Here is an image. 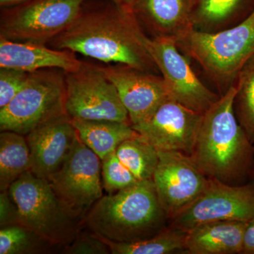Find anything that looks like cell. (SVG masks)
<instances>
[{
  "label": "cell",
  "instance_id": "obj_1",
  "mask_svg": "<svg viewBox=\"0 0 254 254\" xmlns=\"http://www.w3.org/2000/svg\"><path fill=\"white\" fill-rule=\"evenodd\" d=\"M149 39L133 10L112 3L100 9H82L72 24L50 45L102 63L155 73L158 69L148 50Z\"/></svg>",
  "mask_w": 254,
  "mask_h": 254
},
{
  "label": "cell",
  "instance_id": "obj_32",
  "mask_svg": "<svg viewBox=\"0 0 254 254\" xmlns=\"http://www.w3.org/2000/svg\"><path fill=\"white\" fill-rule=\"evenodd\" d=\"M110 1L114 4L118 5L119 6L132 9V6L134 4L135 0H110Z\"/></svg>",
  "mask_w": 254,
  "mask_h": 254
},
{
  "label": "cell",
  "instance_id": "obj_26",
  "mask_svg": "<svg viewBox=\"0 0 254 254\" xmlns=\"http://www.w3.org/2000/svg\"><path fill=\"white\" fill-rule=\"evenodd\" d=\"M103 187L110 193L118 192L136 184L138 180L125 166L116 154L110 153L101 160Z\"/></svg>",
  "mask_w": 254,
  "mask_h": 254
},
{
  "label": "cell",
  "instance_id": "obj_6",
  "mask_svg": "<svg viewBox=\"0 0 254 254\" xmlns=\"http://www.w3.org/2000/svg\"><path fill=\"white\" fill-rule=\"evenodd\" d=\"M65 72L45 68L29 73L14 99L0 109V129L26 136L43 124L66 113Z\"/></svg>",
  "mask_w": 254,
  "mask_h": 254
},
{
  "label": "cell",
  "instance_id": "obj_8",
  "mask_svg": "<svg viewBox=\"0 0 254 254\" xmlns=\"http://www.w3.org/2000/svg\"><path fill=\"white\" fill-rule=\"evenodd\" d=\"M65 110L71 120L130 123L118 89L100 66L83 63L77 71L65 72Z\"/></svg>",
  "mask_w": 254,
  "mask_h": 254
},
{
  "label": "cell",
  "instance_id": "obj_3",
  "mask_svg": "<svg viewBox=\"0 0 254 254\" xmlns=\"http://www.w3.org/2000/svg\"><path fill=\"white\" fill-rule=\"evenodd\" d=\"M165 218L168 216L151 180L103 195L87 213L85 222L100 238L131 242L155 236L163 230Z\"/></svg>",
  "mask_w": 254,
  "mask_h": 254
},
{
  "label": "cell",
  "instance_id": "obj_19",
  "mask_svg": "<svg viewBox=\"0 0 254 254\" xmlns=\"http://www.w3.org/2000/svg\"><path fill=\"white\" fill-rule=\"evenodd\" d=\"M254 11V0H193V30L214 33L246 19Z\"/></svg>",
  "mask_w": 254,
  "mask_h": 254
},
{
  "label": "cell",
  "instance_id": "obj_14",
  "mask_svg": "<svg viewBox=\"0 0 254 254\" xmlns=\"http://www.w3.org/2000/svg\"><path fill=\"white\" fill-rule=\"evenodd\" d=\"M203 114L169 98L145 123L132 127L145 141L159 150L190 155Z\"/></svg>",
  "mask_w": 254,
  "mask_h": 254
},
{
  "label": "cell",
  "instance_id": "obj_16",
  "mask_svg": "<svg viewBox=\"0 0 254 254\" xmlns=\"http://www.w3.org/2000/svg\"><path fill=\"white\" fill-rule=\"evenodd\" d=\"M193 0H135L132 10L153 38L177 42L193 31Z\"/></svg>",
  "mask_w": 254,
  "mask_h": 254
},
{
  "label": "cell",
  "instance_id": "obj_29",
  "mask_svg": "<svg viewBox=\"0 0 254 254\" xmlns=\"http://www.w3.org/2000/svg\"><path fill=\"white\" fill-rule=\"evenodd\" d=\"M17 207L10 196L9 191L2 190L0 193V225H17Z\"/></svg>",
  "mask_w": 254,
  "mask_h": 254
},
{
  "label": "cell",
  "instance_id": "obj_5",
  "mask_svg": "<svg viewBox=\"0 0 254 254\" xmlns=\"http://www.w3.org/2000/svg\"><path fill=\"white\" fill-rule=\"evenodd\" d=\"M18 210L17 225L52 246L70 245L78 234V217L60 199L50 182L26 172L8 190Z\"/></svg>",
  "mask_w": 254,
  "mask_h": 254
},
{
  "label": "cell",
  "instance_id": "obj_31",
  "mask_svg": "<svg viewBox=\"0 0 254 254\" xmlns=\"http://www.w3.org/2000/svg\"><path fill=\"white\" fill-rule=\"evenodd\" d=\"M27 1L28 0H0V6L1 9H4V8L11 7L16 5L22 4Z\"/></svg>",
  "mask_w": 254,
  "mask_h": 254
},
{
  "label": "cell",
  "instance_id": "obj_4",
  "mask_svg": "<svg viewBox=\"0 0 254 254\" xmlns=\"http://www.w3.org/2000/svg\"><path fill=\"white\" fill-rule=\"evenodd\" d=\"M177 46L198 63L223 94L235 84L241 68L254 55V11L242 22L222 31L193 30Z\"/></svg>",
  "mask_w": 254,
  "mask_h": 254
},
{
  "label": "cell",
  "instance_id": "obj_22",
  "mask_svg": "<svg viewBox=\"0 0 254 254\" xmlns=\"http://www.w3.org/2000/svg\"><path fill=\"white\" fill-rule=\"evenodd\" d=\"M186 237L187 232L170 226L155 236L135 242H114L101 239L113 254H168L185 250Z\"/></svg>",
  "mask_w": 254,
  "mask_h": 254
},
{
  "label": "cell",
  "instance_id": "obj_2",
  "mask_svg": "<svg viewBox=\"0 0 254 254\" xmlns=\"http://www.w3.org/2000/svg\"><path fill=\"white\" fill-rule=\"evenodd\" d=\"M236 86L232 85L203 114L190 156L209 179L240 185L250 176L254 145L235 111Z\"/></svg>",
  "mask_w": 254,
  "mask_h": 254
},
{
  "label": "cell",
  "instance_id": "obj_9",
  "mask_svg": "<svg viewBox=\"0 0 254 254\" xmlns=\"http://www.w3.org/2000/svg\"><path fill=\"white\" fill-rule=\"evenodd\" d=\"M101 160L78 138L61 168L48 179L50 185L79 218L103 196Z\"/></svg>",
  "mask_w": 254,
  "mask_h": 254
},
{
  "label": "cell",
  "instance_id": "obj_7",
  "mask_svg": "<svg viewBox=\"0 0 254 254\" xmlns=\"http://www.w3.org/2000/svg\"><path fill=\"white\" fill-rule=\"evenodd\" d=\"M86 0H28L2 9L0 36L46 45L73 23Z\"/></svg>",
  "mask_w": 254,
  "mask_h": 254
},
{
  "label": "cell",
  "instance_id": "obj_33",
  "mask_svg": "<svg viewBox=\"0 0 254 254\" xmlns=\"http://www.w3.org/2000/svg\"><path fill=\"white\" fill-rule=\"evenodd\" d=\"M250 176L253 177L254 180V163L253 167H252V171H251Z\"/></svg>",
  "mask_w": 254,
  "mask_h": 254
},
{
  "label": "cell",
  "instance_id": "obj_11",
  "mask_svg": "<svg viewBox=\"0 0 254 254\" xmlns=\"http://www.w3.org/2000/svg\"><path fill=\"white\" fill-rule=\"evenodd\" d=\"M148 48L171 99L203 114L220 98L196 76L186 57L179 50L176 41L152 38L148 41Z\"/></svg>",
  "mask_w": 254,
  "mask_h": 254
},
{
  "label": "cell",
  "instance_id": "obj_27",
  "mask_svg": "<svg viewBox=\"0 0 254 254\" xmlns=\"http://www.w3.org/2000/svg\"><path fill=\"white\" fill-rule=\"evenodd\" d=\"M29 73L11 68H0V109L4 108L22 89Z\"/></svg>",
  "mask_w": 254,
  "mask_h": 254
},
{
  "label": "cell",
  "instance_id": "obj_15",
  "mask_svg": "<svg viewBox=\"0 0 254 254\" xmlns=\"http://www.w3.org/2000/svg\"><path fill=\"white\" fill-rule=\"evenodd\" d=\"M31 154V172L48 180L66 160L77 137L67 114L43 124L26 135Z\"/></svg>",
  "mask_w": 254,
  "mask_h": 254
},
{
  "label": "cell",
  "instance_id": "obj_20",
  "mask_svg": "<svg viewBox=\"0 0 254 254\" xmlns=\"http://www.w3.org/2000/svg\"><path fill=\"white\" fill-rule=\"evenodd\" d=\"M71 122L79 139L101 160L116 151L125 140L138 134L128 123L111 120H71Z\"/></svg>",
  "mask_w": 254,
  "mask_h": 254
},
{
  "label": "cell",
  "instance_id": "obj_28",
  "mask_svg": "<svg viewBox=\"0 0 254 254\" xmlns=\"http://www.w3.org/2000/svg\"><path fill=\"white\" fill-rule=\"evenodd\" d=\"M64 253L69 254H111L108 245L98 235L83 232L78 234L74 240L68 245Z\"/></svg>",
  "mask_w": 254,
  "mask_h": 254
},
{
  "label": "cell",
  "instance_id": "obj_17",
  "mask_svg": "<svg viewBox=\"0 0 254 254\" xmlns=\"http://www.w3.org/2000/svg\"><path fill=\"white\" fill-rule=\"evenodd\" d=\"M76 53L48 48L46 45L13 41L0 36V68H11L31 73L45 68L64 72L77 71L83 64Z\"/></svg>",
  "mask_w": 254,
  "mask_h": 254
},
{
  "label": "cell",
  "instance_id": "obj_13",
  "mask_svg": "<svg viewBox=\"0 0 254 254\" xmlns=\"http://www.w3.org/2000/svg\"><path fill=\"white\" fill-rule=\"evenodd\" d=\"M118 89L132 127L145 123L165 100L168 90L162 76L125 64L100 66Z\"/></svg>",
  "mask_w": 254,
  "mask_h": 254
},
{
  "label": "cell",
  "instance_id": "obj_25",
  "mask_svg": "<svg viewBox=\"0 0 254 254\" xmlns=\"http://www.w3.org/2000/svg\"><path fill=\"white\" fill-rule=\"evenodd\" d=\"M46 245H51L22 225H7L0 230V254L38 253Z\"/></svg>",
  "mask_w": 254,
  "mask_h": 254
},
{
  "label": "cell",
  "instance_id": "obj_30",
  "mask_svg": "<svg viewBox=\"0 0 254 254\" xmlns=\"http://www.w3.org/2000/svg\"><path fill=\"white\" fill-rule=\"evenodd\" d=\"M242 254H254V218L248 222L246 228Z\"/></svg>",
  "mask_w": 254,
  "mask_h": 254
},
{
  "label": "cell",
  "instance_id": "obj_10",
  "mask_svg": "<svg viewBox=\"0 0 254 254\" xmlns=\"http://www.w3.org/2000/svg\"><path fill=\"white\" fill-rule=\"evenodd\" d=\"M254 218V181L232 185L209 179L199 196L172 219L170 226L187 232L209 222Z\"/></svg>",
  "mask_w": 254,
  "mask_h": 254
},
{
  "label": "cell",
  "instance_id": "obj_18",
  "mask_svg": "<svg viewBox=\"0 0 254 254\" xmlns=\"http://www.w3.org/2000/svg\"><path fill=\"white\" fill-rule=\"evenodd\" d=\"M248 222L222 220L201 224L187 232L184 252L190 254H242Z\"/></svg>",
  "mask_w": 254,
  "mask_h": 254
},
{
  "label": "cell",
  "instance_id": "obj_23",
  "mask_svg": "<svg viewBox=\"0 0 254 254\" xmlns=\"http://www.w3.org/2000/svg\"><path fill=\"white\" fill-rule=\"evenodd\" d=\"M116 154L138 181L153 180L158 165V150L139 133L119 145Z\"/></svg>",
  "mask_w": 254,
  "mask_h": 254
},
{
  "label": "cell",
  "instance_id": "obj_24",
  "mask_svg": "<svg viewBox=\"0 0 254 254\" xmlns=\"http://www.w3.org/2000/svg\"><path fill=\"white\" fill-rule=\"evenodd\" d=\"M235 111L241 126L254 145V55L241 68L235 83Z\"/></svg>",
  "mask_w": 254,
  "mask_h": 254
},
{
  "label": "cell",
  "instance_id": "obj_21",
  "mask_svg": "<svg viewBox=\"0 0 254 254\" xmlns=\"http://www.w3.org/2000/svg\"><path fill=\"white\" fill-rule=\"evenodd\" d=\"M29 147L25 136L14 131L0 133V190H7L23 174L31 171Z\"/></svg>",
  "mask_w": 254,
  "mask_h": 254
},
{
  "label": "cell",
  "instance_id": "obj_12",
  "mask_svg": "<svg viewBox=\"0 0 254 254\" xmlns=\"http://www.w3.org/2000/svg\"><path fill=\"white\" fill-rule=\"evenodd\" d=\"M158 155L153 181L160 203L172 220L199 196L209 178L190 155L159 150Z\"/></svg>",
  "mask_w": 254,
  "mask_h": 254
}]
</instances>
